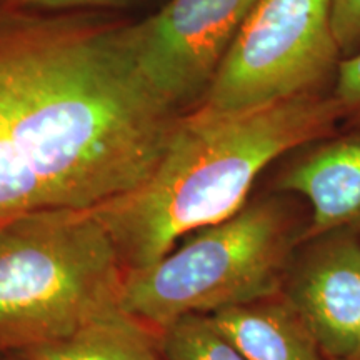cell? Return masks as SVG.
Returning <instances> with one entry per match:
<instances>
[{
    "instance_id": "obj_1",
    "label": "cell",
    "mask_w": 360,
    "mask_h": 360,
    "mask_svg": "<svg viewBox=\"0 0 360 360\" xmlns=\"http://www.w3.org/2000/svg\"><path fill=\"white\" fill-rule=\"evenodd\" d=\"M122 29L0 0V220L96 209L155 169L182 114L142 77Z\"/></svg>"
},
{
    "instance_id": "obj_2",
    "label": "cell",
    "mask_w": 360,
    "mask_h": 360,
    "mask_svg": "<svg viewBox=\"0 0 360 360\" xmlns=\"http://www.w3.org/2000/svg\"><path fill=\"white\" fill-rule=\"evenodd\" d=\"M344 117L321 92L244 112L195 107L177 120L146 182L92 210L127 270L146 267L180 238L236 215L269 164L327 137Z\"/></svg>"
},
{
    "instance_id": "obj_3",
    "label": "cell",
    "mask_w": 360,
    "mask_h": 360,
    "mask_svg": "<svg viewBox=\"0 0 360 360\" xmlns=\"http://www.w3.org/2000/svg\"><path fill=\"white\" fill-rule=\"evenodd\" d=\"M125 276L92 209H44L0 222V354L60 340L122 309Z\"/></svg>"
},
{
    "instance_id": "obj_4",
    "label": "cell",
    "mask_w": 360,
    "mask_h": 360,
    "mask_svg": "<svg viewBox=\"0 0 360 360\" xmlns=\"http://www.w3.org/2000/svg\"><path fill=\"white\" fill-rule=\"evenodd\" d=\"M289 242L281 207L245 205L155 262L127 270L120 307L162 330L187 315L269 299L281 285Z\"/></svg>"
},
{
    "instance_id": "obj_5",
    "label": "cell",
    "mask_w": 360,
    "mask_h": 360,
    "mask_svg": "<svg viewBox=\"0 0 360 360\" xmlns=\"http://www.w3.org/2000/svg\"><path fill=\"white\" fill-rule=\"evenodd\" d=\"M342 58L332 0H257L199 107L244 112L319 92Z\"/></svg>"
},
{
    "instance_id": "obj_6",
    "label": "cell",
    "mask_w": 360,
    "mask_h": 360,
    "mask_svg": "<svg viewBox=\"0 0 360 360\" xmlns=\"http://www.w3.org/2000/svg\"><path fill=\"white\" fill-rule=\"evenodd\" d=\"M257 0H169L122 34L130 57L170 109L200 105Z\"/></svg>"
},
{
    "instance_id": "obj_7",
    "label": "cell",
    "mask_w": 360,
    "mask_h": 360,
    "mask_svg": "<svg viewBox=\"0 0 360 360\" xmlns=\"http://www.w3.org/2000/svg\"><path fill=\"white\" fill-rule=\"evenodd\" d=\"M285 300L326 355L352 357L360 334V244H326L297 269Z\"/></svg>"
},
{
    "instance_id": "obj_8",
    "label": "cell",
    "mask_w": 360,
    "mask_h": 360,
    "mask_svg": "<svg viewBox=\"0 0 360 360\" xmlns=\"http://www.w3.org/2000/svg\"><path fill=\"white\" fill-rule=\"evenodd\" d=\"M281 188L309 200L312 222L307 237L360 232V134L314 148L283 174Z\"/></svg>"
},
{
    "instance_id": "obj_9",
    "label": "cell",
    "mask_w": 360,
    "mask_h": 360,
    "mask_svg": "<svg viewBox=\"0 0 360 360\" xmlns=\"http://www.w3.org/2000/svg\"><path fill=\"white\" fill-rule=\"evenodd\" d=\"M247 360H326L299 314L285 299L257 300L209 315Z\"/></svg>"
},
{
    "instance_id": "obj_10",
    "label": "cell",
    "mask_w": 360,
    "mask_h": 360,
    "mask_svg": "<svg viewBox=\"0 0 360 360\" xmlns=\"http://www.w3.org/2000/svg\"><path fill=\"white\" fill-rule=\"evenodd\" d=\"M19 354L27 360H159V330L119 309L69 337Z\"/></svg>"
},
{
    "instance_id": "obj_11",
    "label": "cell",
    "mask_w": 360,
    "mask_h": 360,
    "mask_svg": "<svg viewBox=\"0 0 360 360\" xmlns=\"http://www.w3.org/2000/svg\"><path fill=\"white\" fill-rule=\"evenodd\" d=\"M164 360H247L209 315H187L159 330Z\"/></svg>"
},
{
    "instance_id": "obj_12",
    "label": "cell",
    "mask_w": 360,
    "mask_h": 360,
    "mask_svg": "<svg viewBox=\"0 0 360 360\" xmlns=\"http://www.w3.org/2000/svg\"><path fill=\"white\" fill-rule=\"evenodd\" d=\"M332 25L342 57L360 52V0H332Z\"/></svg>"
},
{
    "instance_id": "obj_13",
    "label": "cell",
    "mask_w": 360,
    "mask_h": 360,
    "mask_svg": "<svg viewBox=\"0 0 360 360\" xmlns=\"http://www.w3.org/2000/svg\"><path fill=\"white\" fill-rule=\"evenodd\" d=\"M332 96L345 115L360 119V52L340 62Z\"/></svg>"
},
{
    "instance_id": "obj_14",
    "label": "cell",
    "mask_w": 360,
    "mask_h": 360,
    "mask_svg": "<svg viewBox=\"0 0 360 360\" xmlns=\"http://www.w3.org/2000/svg\"><path fill=\"white\" fill-rule=\"evenodd\" d=\"M12 6L40 13H69L92 7L114 6L120 0H7Z\"/></svg>"
},
{
    "instance_id": "obj_15",
    "label": "cell",
    "mask_w": 360,
    "mask_h": 360,
    "mask_svg": "<svg viewBox=\"0 0 360 360\" xmlns=\"http://www.w3.org/2000/svg\"><path fill=\"white\" fill-rule=\"evenodd\" d=\"M0 360H27L20 354H0Z\"/></svg>"
},
{
    "instance_id": "obj_16",
    "label": "cell",
    "mask_w": 360,
    "mask_h": 360,
    "mask_svg": "<svg viewBox=\"0 0 360 360\" xmlns=\"http://www.w3.org/2000/svg\"><path fill=\"white\" fill-rule=\"evenodd\" d=\"M350 360H360V334H359V342H357V347H355L352 357Z\"/></svg>"
},
{
    "instance_id": "obj_17",
    "label": "cell",
    "mask_w": 360,
    "mask_h": 360,
    "mask_svg": "<svg viewBox=\"0 0 360 360\" xmlns=\"http://www.w3.org/2000/svg\"><path fill=\"white\" fill-rule=\"evenodd\" d=\"M0 222H4V220H0Z\"/></svg>"
}]
</instances>
